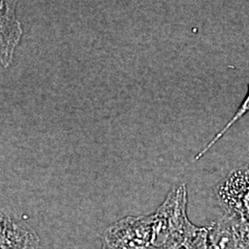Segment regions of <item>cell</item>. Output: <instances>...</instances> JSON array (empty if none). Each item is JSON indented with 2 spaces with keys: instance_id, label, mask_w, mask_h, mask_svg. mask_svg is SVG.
<instances>
[{
  "instance_id": "obj_1",
  "label": "cell",
  "mask_w": 249,
  "mask_h": 249,
  "mask_svg": "<svg viewBox=\"0 0 249 249\" xmlns=\"http://www.w3.org/2000/svg\"><path fill=\"white\" fill-rule=\"evenodd\" d=\"M103 249H154L153 215L127 216L103 233Z\"/></svg>"
},
{
  "instance_id": "obj_2",
  "label": "cell",
  "mask_w": 249,
  "mask_h": 249,
  "mask_svg": "<svg viewBox=\"0 0 249 249\" xmlns=\"http://www.w3.org/2000/svg\"><path fill=\"white\" fill-rule=\"evenodd\" d=\"M215 193L223 214L249 225V164L231 172Z\"/></svg>"
},
{
  "instance_id": "obj_3",
  "label": "cell",
  "mask_w": 249,
  "mask_h": 249,
  "mask_svg": "<svg viewBox=\"0 0 249 249\" xmlns=\"http://www.w3.org/2000/svg\"><path fill=\"white\" fill-rule=\"evenodd\" d=\"M210 249H249V225L223 214L206 226Z\"/></svg>"
},
{
  "instance_id": "obj_4",
  "label": "cell",
  "mask_w": 249,
  "mask_h": 249,
  "mask_svg": "<svg viewBox=\"0 0 249 249\" xmlns=\"http://www.w3.org/2000/svg\"><path fill=\"white\" fill-rule=\"evenodd\" d=\"M16 1H0V63L8 67L22 36Z\"/></svg>"
},
{
  "instance_id": "obj_5",
  "label": "cell",
  "mask_w": 249,
  "mask_h": 249,
  "mask_svg": "<svg viewBox=\"0 0 249 249\" xmlns=\"http://www.w3.org/2000/svg\"><path fill=\"white\" fill-rule=\"evenodd\" d=\"M36 230L18 219L0 213V249H38Z\"/></svg>"
},
{
  "instance_id": "obj_6",
  "label": "cell",
  "mask_w": 249,
  "mask_h": 249,
  "mask_svg": "<svg viewBox=\"0 0 249 249\" xmlns=\"http://www.w3.org/2000/svg\"><path fill=\"white\" fill-rule=\"evenodd\" d=\"M248 113H249V84L247 95H246V97L244 99L243 103L241 104L239 108L237 109V111L235 112V114H234L233 116L230 119V121L227 122V124L223 126V129H221L218 133L216 134V135L214 136L213 139L210 142L208 143L201 151H199V152L196 154L195 160H199V159L204 155L205 153L213 146L215 143L217 142L218 141H220V139L223 138L224 133H226V132L230 129V127H231V125H233V124H235L239 119H241L242 117H244V116H246Z\"/></svg>"
}]
</instances>
